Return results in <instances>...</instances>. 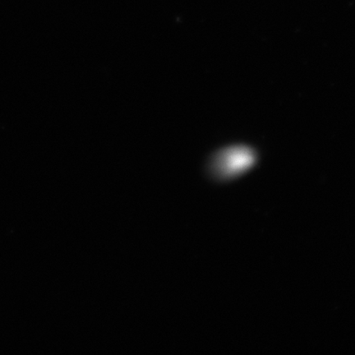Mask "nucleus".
I'll return each instance as SVG.
<instances>
[{"mask_svg": "<svg viewBox=\"0 0 355 355\" xmlns=\"http://www.w3.org/2000/svg\"><path fill=\"white\" fill-rule=\"evenodd\" d=\"M251 153L243 148H230L217 153L208 165V172L216 180L228 179L250 166Z\"/></svg>", "mask_w": 355, "mask_h": 355, "instance_id": "f257e3e1", "label": "nucleus"}]
</instances>
